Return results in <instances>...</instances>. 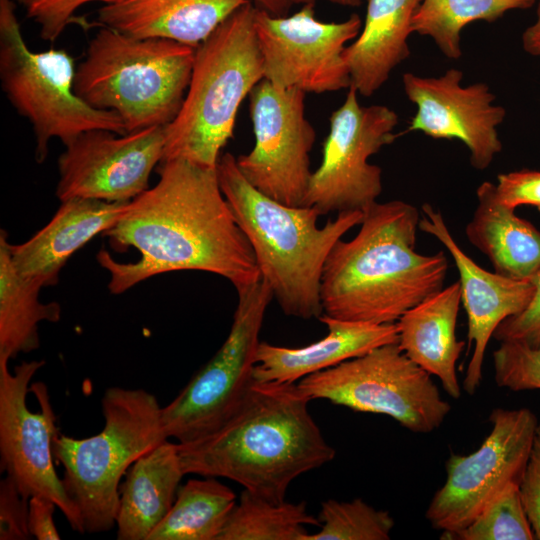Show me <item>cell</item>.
I'll return each instance as SVG.
<instances>
[{"instance_id":"6da1fadb","label":"cell","mask_w":540,"mask_h":540,"mask_svg":"<svg viewBox=\"0 0 540 540\" xmlns=\"http://www.w3.org/2000/svg\"><path fill=\"white\" fill-rule=\"evenodd\" d=\"M159 181L127 203L103 235L114 249L134 247L135 262L97 254L110 274L108 289L120 294L152 276L195 270L221 276L236 290L261 279L249 241L224 197L217 168L184 159L160 163Z\"/></svg>"},{"instance_id":"7a4b0ae2","label":"cell","mask_w":540,"mask_h":540,"mask_svg":"<svg viewBox=\"0 0 540 540\" xmlns=\"http://www.w3.org/2000/svg\"><path fill=\"white\" fill-rule=\"evenodd\" d=\"M295 383L253 381L233 415L213 432L179 445L186 474L232 480L279 503L293 480L335 457Z\"/></svg>"},{"instance_id":"3957f363","label":"cell","mask_w":540,"mask_h":540,"mask_svg":"<svg viewBox=\"0 0 540 540\" xmlns=\"http://www.w3.org/2000/svg\"><path fill=\"white\" fill-rule=\"evenodd\" d=\"M356 236L338 240L323 268V314L375 324L396 323L440 291L448 271L443 251H416L418 209L401 200L375 202L363 212Z\"/></svg>"},{"instance_id":"277c9868","label":"cell","mask_w":540,"mask_h":540,"mask_svg":"<svg viewBox=\"0 0 540 540\" xmlns=\"http://www.w3.org/2000/svg\"><path fill=\"white\" fill-rule=\"evenodd\" d=\"M220 189L253 250L257 266L284 314L304 320L323 314L320 286L325 261L362 211L337 213L322 227L312 206H289L263 194L239 170L231 153L217 163Z\"/></svg>"},{"instance_id":"5b68a950","label":"cell","mask_w":540,"mask_h":540,"mask_svg":"<svg viewBox=\"0 0 540 540\" xmlns=\"http://www.w3.org/2000/svg\"><path fill=\"white\" fill-rule=\"evenodd\" d=\"M255 9L251 2L245 4L195 48L182 107L164 127L162 161L184 159L217 167L242 101L264 79Z\"/></svg>"},{"instance_id":"8992f818","label":"cell","mask_w":540,"mask_h":540,"mask_svg":"<svg viewBox=\"0 0 540 540\" xmlns=\"http://www.w3.org/2000/svg\"><path fill=\"white\" fill-rule=\"evenodd\" d=\"M195 48L164 38H137L102 26L76 68L74 92L121 118L126 133L167 126L191 79Z\"/></svg>"},{"instance_id":"52a82bcc","label":"cell","mask_w":540,"mask_h":540,"mask_svg":"<svg viewBox=\"0 0 540 540\" xmlns=\"http://www.w3.org/2000/svg\"><path fill=\"white\" fill-rule=\"evenodd\" d=\"M101 408L104 427L98 434L81 439L59 434L53 443L63 486L88 533L115 527L122 478L138 458L168 439L162 407L144 389L110 387Z\"/></svg>"},{"instance_id":"ba28073f","label":"cell","mask_w":540,"mask_h":540,"mask_svg":"<svg viewBox=\"0 0 540 540\" xmlns=\"http://www.w3.org/2000/svg\"><path fill=\"white\" fill-rule=\"evenodd\" d=\"M74 59L64 50L31 51L12 0H0V79L17 112L31 123L35 159L43 162L52 138L63 144L88 130L125 134L117 113L96 109L74 92Z\"/></svg>"},{"instance_id":"9c48e42d","label":"cell","mask_w":540,"mask_h":540,"mask_svg":"<svg viewBox=\"0 0 540 540\" xmlns=\"http://www.w3.org/2000/svg\"><path fill=\"white\" fill-rule=\"evenodd\" d=\"M430 376L394 343L308 375L297 385L311 400L386 415L414 433H430L451 410Z\"/></svg>"},{"instance_id":"30bf717a","label":"cell","mask_w":540,"mask_h":540,"mask_svg":"<svg viewBox=\"0 0 540 540\" xmlns=\"http://www.w3.org/2000/svg\"><path fill=\"white\" fill-rule=\"evenodd\" d=\"M236 291L238 301L227 338L179 394L162 407L164 433L180 444L220 427L238 409L254 381L259 334L273 294L263 279Z\"/></svg>"},{"instance_id":"8fae6325","label":"cell","mask_w":540,"mask_h":540,"mask_svg":"<svg viewBox=\"0 0 540 540\" xmlns=\"http://www.w3.org/2000/svg\"><path fill=\"white\" fill-rule=\"evenodd\" d=\"M0 358V468L28 498L51 499L72 530L85 533L81 514L58 476L53 443L60 434L47 387L33 376L43 360L24 361L11 372Z\"/></svg>"},{"instance_id":"7c38bea8","label":"cell","mask_w":540,"mask_h":540,"mask_svg":"<svg viewBox=\"0 0 540 540\" xmlns=\"http://www.w3.org/2000/svg\"><path fill=\"white\" fill-rule=\"evenodd\" d=\"M492 429L471 454H453L446 462V480L426 510L441 538L469 525L511 486H519L539 422L528 408H495Z\"/></svg>"},{"instance_id":"4fadbf2b","label":"cell","mask_w":540,"mask_h":540,"mask_svg":"<svg viewBox=\"0 0 540 540\" xmlns=\"http://www.w3.org/2000/svg\"><path fill=\"white\" fill-rule=\"evenodd\" d=\"M350 86L330 117L322 160L312 172L304 205L321 215L362 211L382 193V170L369 158L395 141L398 114L385 105L363 106Z\"/></svg>"},{"instance_id":"5bb4252c","label":"cell","mask_w":540,"mask_h":540,"mask_svg":"<svg viewBox=\"0 0 540 540\" xmlns=\"http://www.w3.org/2000/svg\"><path fill=\"white\" fill-rule=\"evenodd\" d=\"M254 23L264 79L276 87L320 94L351 86L343 53L361 31L359 15L322 22L315 17L314 3H307L291 16L256 8Z\"/></svg>"},{"instance_id":"9a60e30c","label":"cell","mask_w":540,"mask_h":540,"mask_svg":"<svg viewBox=\"0 0 540 540\" xmlns=\"http://www.w3.org/2000/svg\"><path fill=\"white\" fill-rule=\"evenodd\" d=\"M306 93L261 80L250 93L254 146L236 163L247 181L270 198L303 206L316 132L305 116Z\"/></svg>"},{"instance_id":"2e32d148","label":"cell","mask_w":540,"mask_h":540,"mask_svg":"<svg viewBox=\"0 0 540 540\" xmlns=\"http://www.w3.org/2000/svg\"><path fill=\"white\" fill-rule=\"evenodd\" d=\"M164 127L125 134L92 129L67 141L58 158V199L130 202L139 196L163 160Z\"/></svg>"},{"instance_id":"e0dca14e","label":"cell","mask_w":540,"mask_h":540,"mask_svg":"<svg viewBox=\"0 0 540 540\" xmlns=\"http://www.w3.org/2000/svg\"><path fill=\"white\" fill-rule=\"evenodd\" d=\"M462 79L463 72L456 68L437 77L404 73V92L416 106L406 132L459 140L469 151L471 165L484 170L502 150L498 127L506 110L494 104L495 95L487 83L463 86Z\"/></svg>"},{"instance_id":"ac0fdd59","label":"cell","mask_w":540,"mask_h":540,"mask_svg":"<svg viewBox=\"0 0 540 540\" xmlns=\"http://www.w3.org/2000/svg\"><path fill=\"white\" fill-rule=\"evenodd\" d=\"M422 212L419 230L440 241L458 269L461 302L468 319V349L473 345L463 388L471 395L481 383L490 338L501 322L526 308L535 287L531 279H515L480 267L454 240L440 211L425 203Z\"/></svg>"},{"instance_id":"d6986e66","label":"cell","mask_w":540,"mask_h":540,"mask_svg":"<svg viewBox=\"0 0 540 540\" xmlns=\"http://www.w3.org/2000/svg\"><path fill=\"white\" fill-rule=\"evenodd\" d=\"M128 202L71 198L61 201L52 219L24 243L9 244L15 269L39 286H54L70 257L119 219Z\"/></svg>"},{"instance_id":"ffe728a7","label":"cell","mask_w":540,"mask_h":540,"mask_svg":"<svg viewBox=\"0 0 540 540\" xmlns=\"http://www.w3.org/2000/svg\"><path fill=\"white\" fill-rule=\"evenodd\" d=\"M319 320L327 326L328 333L307 346L289 348L261 341L253 368L254 381L295 383L377 347L398 343L396 323L375 324L326 315Z\"/></svg>"},{"instance_id":"44dd1931","label":"cell","mask_w":540,"mask_h":540,"mask_svg":"<svg viewBox=\"0 0 540 540\" xmlns=\"http://www.w3.org/2000/svg\"><path fill=\"white\" fill-rule=\"evenodd\" d=\"M251 0H118L98 10L101 26L137 38H164L196 48Z\"/></svg>"},{"instance_id":"7402d4cb","label":"cell","mask_w":540,"mask_h":540,"mask_svg":"<svg viewBox=\"0 0 540 540\" xmlns=\"http://www.w3.org/2000/svg\"><path fill=\"white\" fill-rule=\"evenodd\" d=\"M461 303L459 281L406 311L396 322L398 346L415 364L439 378L445 392L461 396L456 363L465 342L456 337Z\"/></svg>"},{"instance_id":"603a6c76","label":"cell","mask_w":540,"mask_h":540,"mask_svg":"<svg viewBox=\"0 0 540 540\" xmlns=\"http://www.w3.org/2000/svg\"><path fill=\"white\" fill-rule=\"evenodd\" d=\"M422 0H367L364 24L343 53L351 86L368 97L410 55L412 20Z\"/></svg>"},{"instance_id":"cb8c5ba5","label":"cell","mask_w":540,"mask_h":540,"mask_svg":"<svg viewBox=\"0 0 540 540\" xmlns=\"http://www.w3.org/2000/svg\"><path fill=\"white\" fill-rule=\"evenodd\" d=\"M185 475L178 442L163 441L128 469L119 488L118 540H148L166 517Z\"/></svg>"},{"instance_id":"d4e9b609","label":"cell","mask_w":540,"mask_h":540,"mask_svg":"<svg viewBox=\"0 0 540 540\" xmlns=\"http://www.w3.org/2000/svg\"><path fill=\"white\" fill-rule=\"evenodd\" d=\"M476 197L465 228L468 241L489 259L494 272L531 279L540 268V231L498 199L494 183H481Z\"/></svg>"},{"instance_id":"484cf974","label":"cell","mask_w":540,"mask_h":540,"mask_svg":"<svg viewBox=\"0 0 540 540\" xmlns=\"http://www.w3.org/2000/svg\"><path fill=\"white\" fill-rule=\"evenodd\" d=\"M5 230L0 232V358L10 361L40 346L39 324L61 319L57 302L39 300L41 286L14 267Z\"/></svg>"},{"instance_id":"4316f807","label":"cell","mask_w":540,"mask_h":540,"mask_svg":"<svg viewBox=\"0 0 540 540\" xmlns=\"http://www.w3.org/2000/svg\"><path fill=\"white\" fill-rule=\"evenodd\" d=\"M236 503L235 493L215 477L191 479L180 485L148 540H217Z\"/></svg>"},{"instance_id":"83f0119b","label":"cell","mask_w":540,"mask_h":540,"mask_svg":"<svg viewBox=\"0 0 540 540\" xmlns=\"http://www.w3.org/2000/svg\"><path fill=\"white\" fill-rule=\"evenodd\" d=\"M537 0H422L412 32L431 38L451 60L462 56L461 32L476 21L494 22L505 13L531 8Z\"/></svg>"},{"instance_id":"f1b7e54d","label":"cell","mask_w":540,"mask_h":540,"mask_svg":"<svg viewBox=\"0 0 540 540\" xmlns=\"http://www.w3.org/2000/svg\"><path fill=\"white\" fill-rule=\"evenodd\" d=\"M320 525L304 502H273L244 489L217 540H306Z\"/></svg>"},{"instance_id":"f546056e","label":"cell","mask_w":540,"mask_h":540,"mask_svg":"<svg viewBox=\"0 0 540 540\" xmlns=\"http://www.w3.org/2000/svg\"><path fill=\"white\" fill-rule=\"evenodd\" d=\"M320 530L306 540H388L394 519L388 511L377 510L361 498L352 501L329 499L321 504Z\"/></svg>"},{"instance_id":"4dcf8cb0","label":"cell","mask_w":540,"mask_h":540,"mask_svg":"<svg viewBox=\"0 0 540 540\" xmlns=\"http://www.w3.org/2000/svg\"><path fill=\"white\" fill-rule=\"evenodd\" d=\"M455 540H533L531 524L519 494L511 486L490 503L464 529L446 536Z\"/></svg>"},{"instance_id":"1f68e13d","label":"cell","mask_w":540,"mask_h":540,"mask_svg":"<svg viewBox=\"0 0 540 540\" xmlns=\"http://www.w3.org/2000/svg\"><path fill=\"white\" fill-rule=\"evenodd\" d=\"M494 379L514 392L540 389V347L503 341L493 352Z\"/></svg>"},{"instance_id":"d6a6232c","label":"cell","mask_w":540,"mask_h":540,"mask_svg":"<svg viewBox=\"0 0 540 540\" xmlns=\"http://www.w3.org/2000/svg\"><path fill=\"white\" fill-rule=\"evenodd\" d=\"M102 2L105 5L118 0H27V17L40 27L42 39L55 41L73 19L74 13L90 2Z\"/></svg>"},{"instance_id":"836d02e7","label":"cell","mask_w":540,"mask_h":540,"mask_svg":"<svg viewBox=\"0 0 540 540\" xmlns=\"http://www.w3.org/2000/svg\"><path fill=\"white\" fill-rule=\"evenodd\" d=\"M29 530V498L5 475L0 481V539L27 540Z\"/></svg>"},{"instance_id":"e575fe53","label":"cell","mask_w":540,"mask_h":540,"mask_svg":"<svg viewBox=\"0 0 540 540\" xmlns=\"http://www.w3.org/2000/svg\"><path fill=\"white\" fill-rule=\"evenodd\" d=\"M535 290L526 308L505 319L496 328L493 337L499 342L519 341L531 347H540V268L531 278Z\"/></svg>"},{"instance_id":"d590c367","label":"cell","mask_w":540,"mask_h":540,"mask_svg":"<svg viewBox=\"0 0 540 540\" xmlns=\"http://www.w3.org/2000/svg\"><path fill=\"white\" fill-rule=\"evenodd\" d=\"M496 193L506 206L516 209L528 205L540 211V170H518L497 177Z\"/></svg>"},{"instance_id":"8d00e7d4","label":"cell","mask_w":540,"mask_h":540,"mask_svg":"<svg viewBox=\"0 0 540 540\" xmlns=\"http://www.w3.org/2000/svg\"><path fill=\"white\" fill-rule=\"evenodd\" d=\"M519 494L535 539L540 540V423L519 484Z\"/></svg>"},{"instance_id":"74e56055","label":"cell","mask_w":540,"mask_h":540,"mask_svg":"<svg viewBox=\"0 0 540 540\" xmlns=\"http://www.w3.org/2000/svg\"><path fill=\"white\" fill-rule=\"evenodd\" d=\"M56 504L49 498L36 495L29 498V530L38 540L61 538L54 522Z\"/></svg>"},{"instance_id":"f35d334b","label":"cell","mask_w":540,"mask_h":540,"mask_svg":"<svg viewBox=\"0 0 540 540\" xmlns=\"http://www.w3.org/2000/svg\"><path fill=\"white\" fill-rule=\"evenodd\" d=\"M522 45L528 54L540 58V5L537 6L535 21L523 32Z\"/></svg>"},{"instance_id":"ab89813d","label":"cell","mask_w":540,"mask_h":540,"mask_svg":"<svg viewBox=\"0 0 540 540\" xmlns=\"http://www.w3.org/2000/svg\"><path fill=\"white\" fill-rule=\"evenodd\" d=\"M261 6V9L274 16H283L291 6V0H254Z\"/></svg>"},{"instance_id":"60d3db41","label":"cell","mask_w":540,"mask_h":540,"mask_svg":"<svg viewBox=\"0 0 540 540\" xmlns=\"http://www.w3.org/2000/svg\"><path fill=\"white\" fill-rule=\"evenodd\" d=\"M292 3H301V4H307V3H314L316 0H291ZM329 2L347 6V7H357L360 6L362 3V0H327Z\"/></svg>"},{"instance_id":"b9f144b4","label":"cell","mask_w":540,"mask_h":540,"mask_svg":"<svg viewBox=\"0 0 540 540\" xmlns=\"http://www.w3.org/2000/svg\"><path fill=\"white\" fill-rule=\"evenodd\" d=\"M16 1L19 2L20 4H23V5H25L26 2H27V0H16Z\"/></svg>"},{"instance_id":"7bdbcfd3","label":"cell","mask_w":540,"mask_h":540,"mask_svg":"<svg viewBox=\"0 0 540 540\" xmlns=\"http://www.w3.org/2000/svg\"><path fill=\"white\" fill-rule=\"evenodd\" d=\"M538 1V5H540V0H537Z\"/></svg>"}]
</instances>
